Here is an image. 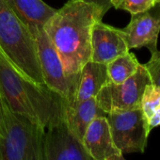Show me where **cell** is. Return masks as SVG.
<instances>
[{"label":"cell","mask_w":160,"mask_h":160,"mask_svg":"<svg viewBox=\"0 0 160 160\" xmlns=\"http://www.w3.org/2000/svg\"><path fill=\"white\" fill-rule=\"evenodd\" d=\"M106 13L95 4L68 0L44 25L67 76H79L83 66L91 60L92 28Z\"/></svg>","instance_id":"cell-1"},{"label":"cell","mask_w":160,"mask_h":160,"mask_svg":"<svg viewBox=\"0 0 160 160\" xmlns=\"http://www.w3.org/2000/svg\"><path fill=\"white\" fill-rule=\"evenodd\" d=\"M0 95L10 109L45 128L62 117L64 100L23 76L0 50Z\"/></svg>","instance_id":"cell-2"},{"label":"cell","mask_w":160,"mask_h":160,"mask_svg":"<svg viewBox=\"0 0 160 160\" xmlns=\"http://www.w3.org/2000/svg\"><path fill=\"white\" fill-rule=\"evenodd\" d=\"M0 50L23 76L45 85L33 36L6 0H0Z\"/></svg>","instance_id":"cell-3"},{"label":"cell","mask_w":160,"mask_h":160,"mask_svg":"<svg viewBox=\"0 0 160 160\" xmlns=\"http://www.w3.org/2000/svg\"><path fill=\"white\" fill-rule=\"evenodd\" d=\"M4 134L0 137V160H43V128L12 112L2 98Z\"/></svg>","instance_id":"cell-4"},{"label":"cell","mask_w":160,"mask_h":160,"mask_svg":"<svg viewBox=\"0 0 160 160\" xmlns=\"http://www.w3.org/2000/svg\"><path fill=\"white\" fill-rule=\"evenodd\" d=\"M29 30L35 42L45 86L58 94L66 103H72L74 99L79 76L66 75L62 61L43 27H32Z\"/></svg>","instance_id":"cell-5"},{"label":"cell","mask_w":160,"mask_h":160,"mask_svg":"<svg viewBox=\"0 0 160 160\" xmlns=\"http://www.w3.org/2000/svg\"><path fill=\"white\" fill-rule=\"evenodd\" d=\"M107 119L121 153L144 152L151 130L141 108L108 113Z\"/></svg>","instance_id":"cell-6"},{"label":"cell","mask_w":160,"mask_h":160,"mask_svg":"<svg viewBox=\"0 0 160 160\" xmlns=\"http://www.w3.org/2000/svg\"><path fill=\"white\" fill-rule=\"evenodd\" d=\"M151 83L149 73L140 64L136 73L121 84L108 82L96 95L98 106L107 114L140 108L145 87Z\"/></svg>","instance_id":"cell-7"},{"label":"cell","mask_w":160,"mask_h":160,"mask_svg":"<svg viewBox=\"0 0 160 160\" xmlns=\"http://www.w3.org/2000/svg\"><path fill=\"white\" fill-rule=\"evenodd\" d=\"M43 160H94L63 117L43 128Z\"/></svg>","instance_id":"cell-8"},{"label":"cell","mask_w":160,"mask_h":160,"mask_svg":"<svg viewBox=\"0 0 160 160\" xmlns=\"http://www.w3.org/2000/svg\"><path fill=\"white\" fill-rule=\"evenodd\" d=\"M128 49L146 47L152 53L157 50L160 32V3L150 9L132 14L129 24L122 29Z\"/></svg>","instance_id":"cell-9"},{"label":"cell","mask_w":160,"mask_h":160,"mask_svg":"<svg viewBox=\"0 0 160 160\" xmlns=\"http://www.w3.org/2000/svg\"><path fill=\"white\" fill-rule=\"evenodd\" d=\"M129 51L122 29L98 21L92 32V58L94 62L108 64Z\"/></svg>","instance_id":"cell-10"},{"label":"cell","mask_w":160,"mask_h":160,"mask_svg":"<svg viewBox=\"0 0 160 160\" xmlns=\"http://www.w3.org/2000/svg\"><path fill=\"white\" fill-rule=\"evenodd\" d=\"M82 143L94 160H108L117 154H122L114 144L107 116L95 118L88 126Z\"/></svg>","instance_id":"cell-11"},{"label":"cell","mask_w":160,"mask_h":160,"mask_svg":"<svg viewBox=\"0 0 160 160\" xmlns=\"http://www.w3.org/2000/svg\"><path fill=\"white\" fill-rule=\"evenodd\" d=\"M107 115L98 106L95 97L81 102L64 101L63 104V120L70 131L81 141L91 122L97 117Z\"/></svg>","instance_id":"cell-12"},{"label":"cell","mask_w":160,"mask_h":160,"mask_svg":"<svg viewBox=\"0 0 160 160\" xmlns=\"http://www.w3.org/2000/svg\"><path fill=\"white\" fill-rule=\"evenodd\" d=\"M109 82L107 64L90 60L79 74L78 83L72 102H81L96 97L101 89Z\"/></svg>","instance_id":"cell-13"},{"label":"cell","mask_w":160,"mask_h":160,"mask_svg":"<svg viewBox=\"0 0 160 160\" xmlns=\"http://www.w3.org/2000/svg\"><path fill=\"white\" fill-rule=\"evenodd\" d=\"M12 11L28 28L44 27L57 10L42 0H6Z\"/></svg>","instance_id":"cell-14"},{"label":"cell","mask_w":160,"mask_h":160,"mask_svg":"<svg viewBox=\"0 0 160 160\" xmlns=\"http://www.w3.org/2000/svg\"><path fill=\"white\" fill-rule=\"evenodd\" d=\"M140 63L136 56L129 51L118 58H114L107 64L109 82L121 84L131 77L138 71Z\"/></svg>","instance_id":"cell-15"},{"label":"cell","mask_w":160,"mask_h":160,"mask_svg":"<svg viewBox=\"0 0 160 160\" xmlns=\"http://www.w3.org/2000/svg\"><path fill=\"white\" fill-rule=\"evenodd\" d=\"M160 107V88L150 83L148 84L142 93L140 108L144 116L148 119L152 112Z\"/></svg>","instance_id":"cell-16"},{"label":"cell","mask_w":160,"mask_h":160,"mask_svg":"<svg viewBox=\"0 0 160 160\" xmlns=\"http://www.w3.org/2000/svg\"><path fill=\"white\" fill-rule=\"evenodd\" d=\"M155 2L156 0H110L112 7L117 10L126 11L131 15L150 9Z\"/></svg>","instance_id":"cell-17"},{"label":"cell","mask_w":160,"mask_h":160,"mask_svg":"<svg viewBox=\"0 0 160 160\" xmlns=\"http://www.w3.org/2000/svg\"><path fill=\"white\" fill-rule=\"evenodd\" d=\"M143 65L149 73L151 83L160 88V51L152 53L149 61Z\"/></svg>","instance_id":"cell-18"},{"label":"cell","mask_w":160,"mask_h":160,"mask_svg":"<svg viewBox=\"0 0 160 160\" xmlns=\"http://www.w3.org/2000/svg\"><path fill=\"white\" fill-rule=\"evenodd\" d=\"M147 122L150 130L153 129L154 127L160 126V107L157 108L152 112V114L147 119Z\"/></svg>","instance_id":"cell-19"},{"label":"cell","mask_w":160,"mask_h":160,"mask_svg":"<svg viewBox=\"0 0 160 160\" xmlns=\"http://www.w3.org/2000/svg\"><path fill=\"white\" fill-rule=\"evenodd\" d=\"M81 1L95 4V5L99 6L100 8H102L105 12H108L112 7L111 3H110V0H81Z\"/></svg>","instance_id":"cell-20"},{"label":"cell","mask_w":160,"mask_h":160,"mask_svg":"<svg viewBox=\"0 0 160 160\" xmlns=\"http://www.w3.org/2000/svg\"><path fill=\"white\" fill-rule=\"evenodd\" d=\"M4 134V110L2 105V97L0 95V137Z\"/></svg>","instance_id":"cell-21"},{"label":"cell","mask_w":160,"mask_h":160,"mask_svg":"<svg viewBox=\"0 0 160 160\" xmlns=\"http://www.w3.org/2000/svg\"><path fill=\"white\" fill-rule=\"evenodd\" d=\"M108 160H125V158H124L123 154H117L115 156H112Z\"/></svg>","instance_id":"cell-22"},{"label":"cell","mask_w":160,"mask_h":160,"mask_svg":"<svg viewBox=\"0 0 160 160\" xmlns=\"http://www.w3.org/2000/svg\"><path fill=\"white\" fill-rule=\"evenodd\" d=\"M156 2H158V3H160V0H156Z\"/></svg>","instance_id":"cell-23"}]
</instances>
